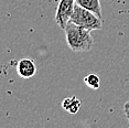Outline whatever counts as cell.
<instances>
[{
  "label": "cell",
  "mask_w": 129,
  "mask_h": 128,
  "mask_svg": "<svg viewBox=\"0 0 129 128\" xmlns=\"http://www.w3.org/2000/svg\"><path fill=\"white\" fill-rule=\"evenodd\" d=\"M64 31H65L66 43L72 51L87 52L92 49L93 38L88 29H85L70 21Z\"/></svg>",
  "instance_id": "1"
},
{
  "label": "cell",
  "mask_w": 129,
  "mask_h": 128,
  "mask_svg": "<svg viewBox=\"0 0 129 128\" xmlns=\"http://www.w3.org/2000/svg\"><path fill=\"white\" fill-rule=\"evenodd\" d=\"M70 21L85 29H88L89 31L99 30L103 27L102 18H99L92 11L85 9L77 4H75L74 6V11H73Z\"/></svg>",
  "instance_id": "2"
},
{
  "label": "cell",
  "mask_w": 129,
  "mask_h": 128,
  "mask_svg": "<svg viewBox=\"0 0 129 128\" xmlns=\"http://www.w3.org/2000/svg\"><path fill=\"white\" fill-rule=\"evenodd\" d=\"M75 0H61L55 12V22L61 29H65L74 11Z\"/></svg>",
  "instance_id": "3"
},
{
  "label": "cell",
  "mask_w": 129,
  "mask_h": 128,
  "mask_svg": "<svg viewBox=\"0 0 129 128\" xmlns=\"http://www.w3.org/2000/svg\"><path fill=\"white\" fill-rule=\"evenodd\" d=\"M17 73L22 78H30L37 73V65L33 60L22 59L17 63Z\"/></svg>",
  "instance_id": "4"
},
{
  "label": "cell",
  "mask_w": 129,
  "mask_h": 128,
  "mask_svg": "<svg viewBox=\"0 0 129 128\" xmlns=\"http://www.w3.org/2000/svg\"><path fill=\"white\" fill-rule=\"evenodd\" d=\"M75 4L92 11L93 13H95L99 18H102V7L99 0H75Z\"/></svg>",
  "instance_id": "5"
},
{
  "label": "cell",
  "mask_w": 129,
  "mask_h": 128,
  "mask_svg": "<svg viewBox=\"0 0 129 128\" xmlns=\"http://www.w3.org/2000/svg\"><path fill=\"white\" fill-rule=\"evenodd\" d=\"M81 101L78 100L75 96H72V97H66L64 98L62 102V107L66 112L71 113V114H76V113L80 110L81 108Z\"/></svg>",
  "instance_id": "6"
},
{
  "label": "cell",
  "mask_w": 129,
  "mask_h": 128,
  "mask_svg": "<svg viewBox=\"0 0 129 128\" xmlns=\"http://www.w3.org/2000/svg\"><path fill=\"white\" fill-rule=\"evenodd\" d=\"M84 82L88 87H90L92 89H98L101 86V80L97 74L89 73L88 75L84 77Z\"/></svg>",
  "instance_id": "7"
},
{
  "label": "cell",
  "mask_w": 129,
  "mask_h": 128,
  "mask_svg": "<svg viewBox=\"0 0 129 128\" xmlns=\"http://www.w3.org/2000/svg\"><path fill=\"white\" fill-rule=\"evenodd\" d=\"M124 113L126 115V117H127V119L129 120V101L126 102L125 105H124Z\"/></svg>",
  "instance_id": "8"
},
{
  "label": "cell",
  "mask_w": 129,
  "mask_h": 128,
  "mask_svg": "<svg viewBox=\"0 0 129 128\" xmlns=\"http://www.w3.org/2000/svg\"><path fill=\"white\" fill-rule=\"evenodd\" d=\"M128 128H129V127H128Z\"/></svg>",
  "instance_id": "9"
}]
</instances>
